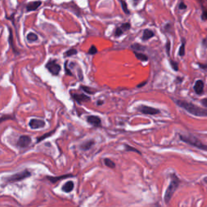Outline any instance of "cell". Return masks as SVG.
<instances>
[{
	"mask_svg": "<svg viewBox=\"0 0 207 207\" xmlns=\"http://www.w3.org/2000/svg\"><path fill=\"white\" fill-rule=\"evenodd\" d=\"M178 106L184 108V110L189 112L190 114L197 117H207V109L200 108L197 105H193L192 103L187 102L185 101H181V100H175L174 101Z\"/></svg>",
	"mask_w": 207,
	"mask_h": 207,
	"instance_id": "obj_1",
	"label": "cell"
},
{
	"mask_svg": "<svg viewBox=\"0 0 207 207\" xmlns=\"http://www.w3.org/2000/svg\"><path fill=\"white\" fill-rule=\"evenodd\" d=\"M180 183H181V181H180V179L177 177V176L176 175V174H172L171 181H170L169 185L167 187L165 194H164V201H165L166 204L168 203L170 200H171V198H172L173 194L177 191V188H178L179 185H180Z\"/></svg>",
	"mask_w": 207,
	"mask_h": 207,
	"instance_id": "obj_2",
	"label": "cell"
},
{
	"mask_svg": "<svg viewBox=\"0 0 207 207\" xmlns=\"http://www.w3.org/2000/svg\"><path fill=\"white\" fill-rule=\"evenodd\" d=\"M180 139L181 141H183L184 143H187L188 145L197 147V148L200 149V150H207V145L203 144L201 141L197 137L193 136V135H180Z\"/></svg>",
	"mask_w": 207,
	"mask_h": 207,
	"instance_id": "obj_3",
	"label": "cell"
},
{
	"mask_svg": "<svg viewBox=\"0 0 207 207\" xmlns=\"http://www.w3.org/2000/svg\"><path fill=\"white\" fill-rule=\"evenodd\" d=\"M31 172L29 171L28 169H25L24 171L20 172L15 173L11 177L6 178V181L8 183H13V182H17V181H23L25 179L28 178V177H31Z\"/></svg>",
	"mask_w": 207,
	"mask_h": 207,
	"instance_id": "obj_4",
	"label": "cell"
},
{
	"mask_svg": "<svg viewBox=\"0 0 207 207\" xmlns=\"http://www.w3.org/2000/svg\"><path fill=\"white\" fill-rule=\"evenodd\" d=\"M46 68L53 75H58L59 72L61 71V66L57 64L56 60H50L46 65Z\"/></svg>",
	"mask_w": 207,
	"mask_h": 207,
	"instance_id": "obj_5",
	"label": "cell"
},
{
	"mask_svg": "<svg viewBox=\"0 0 207 207\" xmlns=\"http://www.w3.org/2000/svg\"><path fill=\"white\" fill-rule=\"evenodd\" d=\"M138 110L142 113L147 114V115H156V114L160 113V111L157 108L146 106V105H140L138 107Z\"/></svg>",
	"mask_w": 207,
	"mask_h": 207,
	"instance_id": "obj_6",
	"label": "cell"
},
{
	"mask_svg": "<svg viewBox=\"0 0 207 207\" xmlns=\"http://www.w3.org/2000/svg\"><path fill=\"white\" fill-rule=\"evenodd\" d=\"M32 143V139L28 135H22L17 141V146L19 148H25Z\"/></svg>",
	"mask_w": 207,
	"mask_h": 207,
	"instance_id": "obj_7",
	"label": "cell"
},
{
	"mask_svg": "<svg viewBox=\"0 0 207 207\" xmlns=\"http://www.w3.org/2000/svg\"><path fill=\"white\" fill-rule=\"evenodd\" d=\"M29 125L31 129H36L44 127V126H46V122H45L43 120L41 119H31Z\"/></svg>",
	"mask_w": 207,
	"mask_h": 207,
	"instance_id": "obj_8",
	"label": "cell"
},
{
	"mask_svg": "<svg viewBox=\"0 0 207 207\" xmlns=\"http://www.w3.org/2000/svg\"><path fill=\"white\" fill-rule=\"evenodd\" d=\"M70 95L78 104H82L83 102H88V101H90V97L86 95L85 94L71 93Z\"/></svg>",
	"mask_w": 207,
	"mask_h": 207,
	"instance_id": "obj_9",
	"label": "cell"
},
{
	"mask_svg": "<svg viewBox=\"0 0 207 207\" xmlns=\"http://www.w3.org/2000/svg\"><path fill=\"white\" fill-rule=\"evenodd\" d=\"M131 28V25L130 23H125L122 25L120 27H117L116 29V32H115V36H120L122 34H123L124 32H126L129 29Z\"/></svg>",
	"mask_w": 207,
	"mask_h": 207,
	"instance_id": "obj_10",
	"label": "cell"
},
{
	"mask_svg": "<svg viewBox=\"0 0 207 207\" xmlns=\"http://www.w3.org/2000/svg\"><path fill=\"white\" fill-rule=\"evenodd\" d=\"M87 122L95 127H99L101 126V119L97 116L87 117Z\"/></svg>",
	"mask_w": 207,
	"mask_h": 207,
	"instance_id": "obj_11",
	"label": "cell"
},
{
	"mask_svg": "<svg viewBox=\"0 0 207 207\" xmlns=\"http://www.w3.org/2000/svg\"><path fill=\"white\" fill-rule=\"evenodd\" d=\"M193 89H194V91H195L196 93L198 94V95H201V94L203 93V91H204L203 81L201 79L197 80L195 83V84H194Z\"/></svg>",
	"mask_w": 207,
	"mask_h": 207,
	"instance_id": "obj_12",
	"label": "cell"
},
{
	"mask_svg": "<svg viewBox=\"0 0 207 207\" xmlns=\"http://www.w3.org/2000/svg\"><path fill=\"white\" fill-rule=\"evenodd\" d=\"M41 1H33V2L29 3L26 6V11L27 12H33V11H36V10L41 5Z\"/></svg>",
	"mask_w": 207,
	"mask_h": 207,
	"instance_id": "obj_13",
	"label": "cell"
},
{
	"mask_svg": "<svg viewBox=\"0 0 207 207\" xmlns=\"http://www.w3.org/2000/svg\"><path fill=\"white\" fill-rule=\"evenodd\" d=\"M94 144H95V141L94 140L86 141V142H84L80 145V149L83 150H88L94 146Z\"/></svg>",
	"mask_w": 207,
	"mask_h": 207,
	"instance_id": "obj_14",
	"label": "cell"
},
{
	"mask_svg": "<svg viewBox=\"0 0 207 207\" xmlns=\"http://www.w3.org/2000/svg\"><path fill=\"white\" fill-rule=\"evenodd\" d=\"M155 36V33L152 30H150V29H145L144 31H143V41H147L149 40V39H150V38L154 37Z\"/></svg>",
	"mask_w": 207,
	"mask_h": 207,
	"instance_id": "obj_15",
	"label": "cell"
},
{
	"mask_svg": "<svg viewBox=\"0 0 207 207\" xmlns=\"http://www.w3.org/2000/svg\"><path fill=\"white\" fill-rule=\"evenodd\" d=\"M74 177V176H73L72 174H67V175H63V176H61V177H47L46 178H47L48 180L50 181V182L56 183V182H57L58 181H60V180H62V179H66V178H68V177Z\"/></svg>",
	"mask_w": 207,
	"mask_h": 207,
	"instance_id": "obj_16",
	"label": "cell"
},
{
	"mask_svg": "<svg viewBox=\"0 0 207 207\" xmlns=\"http://www.w3.org/2000/svg\"><path fill=\"white\" fill-rule=\"evenodd\" d=\"M74 187V184L73 181H67L63 186V191L65 193H70Z\"/></svg>",
	"mask_w": 207,
	"mask_h": 207,
	"instance_id": "obj_17",
	"label": "cell"
},
{
	"mask_svg": "<svg viewBox=\"0 0 207 207\" xmlns=\"http://www.w3.org/2000/svg\"><path fill=\"white\" fill-rule=\"evenodd\" d=\"M135 57H137V59L140 60L142 62H146L148 60V57L143 53H139V52H134Z\"/></svg>",
	"mask_w": 207,
	"mask_h": 207,
	"instance_id": "obj_18",
	"label": "cell"
},
{
	"mask_svg": "<svg viewBox=\"0 0 207 207\" xmlns=\"http://www.w3.org/2000/svg\"><path fill=\"white\" fill-rule=\"evenodd\" d=\"M27 40L30 42L36 41L38 40V36L34 32H29V34L27 35Z\"/></svg>",
	"mask_w": 207,
	"mask_h": 207,
	"instance_id": "obj_19",
	"label": "cell"
},
{
	"mask_svg": "<svg viewBox=\"0 0 207 207\" xmlns=\"http://www.w3.org/2000/svg\"><path fill=\"white\" fill-rule=\"evenodd\" d=\"M104 163H105V165H106L108 167H109V168H115V167H116L115 163H114L112 160L108 159V158H106V159L104 160Z\"/></svg>",
	"mask_w": 207,
	"mask_h": 207,
	"instance_id": "obj_20",
	"label": "cell"
},
{
	"mask_svg": "<svg viewBox=\"0 0 207 207\" xmlns=\"http://www.w3.org/2000/svg\"><path fill=\"white\" fill-rule=\"evenodd\" d=\"M81 89L83 90L84 92H86V93L91 94V95H93V94H95V92L96 91L95 90L92 89V88H89V87H87V86H81Z\"/></svg>",
	"mask_w": 207,
	"mask_h": 207,
	"instance_id": "obj_21",
	"label": "cell"
},
{
	"mask_svg": "<svg viewBox=\"0 0 207 207\" xmlns=\"http://www.w3.org/2000/svg\"><path fill=\"white\" fill-rule=\"evenodd\" d=\"M131 49H133V50H136V52L138 51H143V50H146V47L140 44H133L131 46Z\"/></svg>",
	"mask_w": 207,
	"mask_h": 207,
	"instance_id": "obj_22",
	"label": "cell"
},
{
	"mask_svg": "<svg viewBox=\"0 0 207 207\" xmlns=\"http://www.w3.org/2000/svg\"><path fill=\"white\" fill-rule=\"evenodd\" d=\"M77 53H78V51H77L75 49H70V50H67V52H65V53H64V57H70V56L75 55Z\"/></svg>",
	"mask_w": 207,
	"mask_h": 207,
	"instance_id": "obj_23",
	"label": "cell"
},
{
	"mask_svg": "<svg viewBox=\"0 0 207 207\" xmlns=\"http://www.w3.org/2000/svg\"><path fill=\"white\" fill-rule=\"evenodd\" d=\"M9 32H10V35H9V39H8V41H9V42H10V45H11V46H12V47L13 48L14 52H15V53H16V50H15V46H14L13 35H12V29H10V28H9Z\"/></svg>",
	"mask_w": 207,
	"mask_h": 207,
	"instance_id": "obj_24",
	"label": "cell"
},
{
	"mask_svg": "<svg viewBox=\"0 0 207 207\" xmlns=\"http://www.w3.org/2000/svg\"><path fill=\"white\" fill-rule=\"evenodd\" d=\"M124 146H125V150H127V151L137 152V153H139V154H141V152L139 151V150H137V149L135 148V147H133V146H129V145H127V144H125L124 145Z\"/></svg>",
	"mask_w": 207,
	"mask_h": 207,
	"instance_id": "obj_25",
	"label": "cell"
},
{
	"mask_svg": "<svg viewBox=\"0 0 207 207\" xmlns=\"http://www.w3.org/2000/svg\"><path fill=\"white\" fill-rule=\"evenodd\" d=\"M184 48H185V42L184 41H183L182 45L180 47V50H179V55L181 56V57H183V56L185 54V50H184Z\"/></svg>",
	"mask_w": 207,
	"mask_h": 207,
	"instance_id": "obj_26",
	"label": "cell"
},
{
	"mask_svg": "<svg viewBox=\"0 0 207 207\" xmlns=\"http://www.w3.org/2000/svg\"><path fill=\"white\" fill-rule=\"evenodd\" d=\"M121 4H122V9H123L124 12H125V13L129 14V11L128 10L127 4H126V3L125 2V1H123V0H121Z\"/></svg>",
	"mask_w": 207,
	"mask_h": 207,
	"instance_id": "obj_27",
	"label": "cell"
},
{
	"mask_svg": "<svg viewBox=\"0 0 207 207\" xmlns=\"http://www.w3.org/2000/svg\"><path fill=\"white\" fill-rule=\"evenodd\" d=\"M54 131H55V130H53V131H51V132H49V133H46V134L42 135V136H41V138H38V139H37V143H39V142H41V141H42V140H43V139H46V138L50 137V135H52L53 133H54Z\"/></svg>",
	"mask_w": 207,
	"mask_h": 207,
	"instance_id": "obj_28",
	"label": "cell"
},
{
	"mask_svg": "<svg viewBox=\"0 0 207 207\" xmlns=\"http://www.w3.org/2000/svg\"><path fill=\"white\" fill-rule=\"evenodd\" d=\"M97 52H98V50H97L96 47H95V46H91V47H90L89 50H88V53L91 54V55H94V54H95Z\"/></svg>",
	"mask_w": 207,
	"mask_h": 207,
	"instance_id": "obj_29",
	"label": "cell"
},
{
	"mask_svg": "<svg viewBox=\"0 0 207 207\" xmlns=\"http://www.w3.org/2000/svg\"><path fill=\"white\" fill-rule=\"evenodd\" d=\"M170 64H171L172 67V69L174 70L177 71V70H179L178 64H177V63H176V62H174V61H172V60H171V61H170Z\"/></svg>",
	"mask_w": 207,
	"mask_h": 207,
	"instance_id": "obj_30",
	"label": "cell"
},
{
	"mask_svg": "<svg viewBox=\"0 0 207 207\" xmlns=\"http://www.w3.org/2000/svg\"><path fill=\"white\" fill-rule=\"evenodd\" d=\"M170 48H171V42L170 41H167L166 43V50H167V55H170Z\"/></svg>",
	"mask_w": 207,
	"mask_h": 207,
	"instance_id": "obj_31",
	"label": "cell"
},
{
	"mask_svg": "<svg viewBox=\"0 0 207 207\" xmlns=\"http://www.w3.org/2000/svg\"><path fill=\"white\" fill-rule=\"evenodd\" d=\"M186 8H187V6L183 2L181 3L180 5H179V9L180 10H184V9H186Z\"/></svg>",
	"mask_w": 207,
	"mask_h": 207,
	"instance_id": "obj_32",
	"label": "cell"
},
{
	"mask_svg": "<svg viewBox=\"0 0 207 207\" xmlns=\"http://www.w3.org/2000/svg\"><path fill=\"white\" fill-rule=\"evenodd\" d=\"M201 103L202 104V105H203V106L206 107V108H207V97H206V98H204V99L201 100Z\"/></svg>",
	"mask_w": 207,
	"mask_h": 207,
	"instance_id": "obj_33",
	"label": "cell"
},
{
	"mask_svg": "<svg viewBox=\"0 0 207 207\" xmlns=\"http://www.w3.org/2000/svg\"><path fill=\"white\" fill-rule=\"evenodd\" d=\"M202 19H207V12H204L202 14Z\"/></svg>",
	"mask_w": 207,
	"mask_h": 207,
	"instance_id": "obj_34",
	"label": "cell"
},
{
	"mask_svg": "<svg viewBox=\"0 0 207 207\" xmlns=\"http://www.w3.org/2000/svg\"><path fill=\"white\" fill-rule=\"evenodd\" d=\"M146 84V81L144 82V83H142V84H139V85H138V88H141V87H143V86H144Z\"/></svg>",
	"mask_w": 207,
	"mask_h": 207,
	"instance_id": "obj_35",
	"label": "cell"
},
{
	"mask_svg": "<svg viewBox=\"0 0 207 207\" xmlns=\"http://www.w3.org/2000/svg\"><path fill=\"white\" fill-rule=\"evenodd\" d=\"M198 65H199L200 67H201L202 69H205V68H204V67H205V68H206V67H207L206 65H201V64H198Z\"/></svg>",
	"mask_w": 207,
	"mask_h": 207,
	"instance_id": "obj_36",
	"label": "cell"
},
{
	"mask_svg": "<svg viewBox=\"0 0 207 207\" xmlns=\"http://www.w3.org/2000/svg\"><path fill=\"white\" fill-rule=\"evenodd\" d=\"M103 104H104L103 101H98V102H97V105H103Z\"/></svg>",
	"mask_w": 207,
	"mask_h": 207,
	"instance_id": "obj_37",
	"label": "cell"
},
{
	"mask_svg": "<svg viewBox=\"0 0 207 207\" xmlns=\"http://www.w3.org/2000/svg\"><path fill=\"white\" fill-rule=\"evenodd\" d=\"M204 182L207 184V177H205V178H204Z\"/></svg>",
	"mask_w": 207,
	"mask_h": 207,
	"instance_id": "obj_38",
	"label": "cell"
}]
</instances>
